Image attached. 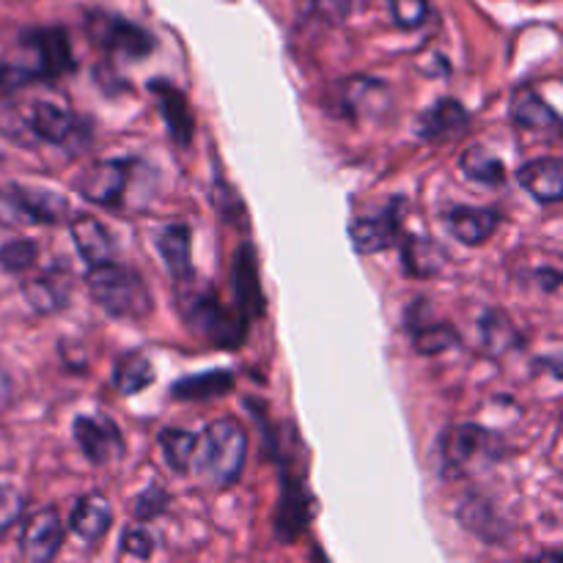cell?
<instances>
[{
	"mask_svg": "<svg viewBox=\"0 0 563 563\" xmlns=\"http://www.w3.org/2000/svg\"><path fill=\"white\" fill-rule=\"evenodd\" d=\"M86 284L93 302L110 317L130 319V322H143L146 317H152V291H148V286L143 284L135 269L115 264L110 258V262L91 267Z\"/></svg>",
	"mask_w": 563,
	"mask_h": 563,
	"instance_id": "1",
	"label": "cell"
},
{
	"mask_svg": "<svg viewBox=\"0 0 563 563\" xmlns=\"http://www.w3.org/2000/svg\"><path fill=\"white\" fill-rule=\"evenodd\" d=\"M247 460V434L234 418L209 423L196 438L192 465L214 487H231L242 476Z\"/></svg>",
	"mask_w": 563,
	"mask_h": 563,
	"instance_id": "2",
	"label": "cell"
},
{
	"mask_svg": "<svg viewBox=\"0 0 563 563\" xmlns=\"http://www.w3.org/2000/svg\"><path fill=\"white\" fill-rule=\"evenodd\" d=\"M179 308L185 322L218 346H240L245 339V319L242 313L229 311L218 302L212 291H179Z\"/></svg>",
	"mask_w": 563,
	"mask_h": 563,
	"instance_id": "3",
	"label": "cell"
},
{
	"mask_svg": "<svg viewBox=\"0 0 563 563\" xmlns=\"http://www.w3.org/2000/svg\"><path fill=\"white\" fill-rule=\"evenodd\" d=\"M86 31L88 38H91L97 47H102L104 53H119L132 60L146 58L154 49L152 33L143 31V27L135 25L132 20L110 14V11H88Z\"/></svg>",
	"mask_w": 563,
	"mask_h": 563,
	"instance_id": "4",
	"label": "cell"
},
{
	"mask_svg": "<svg viewBox=\"0 0 563 563\" xmlns=\"http://www.w3.org/2000/svg\"><path fill=\"white\" fill-rule=\"evenodd\" d=\"M495 456H498V440L487 429L451 427L440 438V460L451 476H462L482 462H493Z\"/></svg>",
	"mask_w": 563,
	"mask_h": 563,
	"instance_id": "5",
	"label": "cell"
},
{
	"mask_svg": "<svg viewBox=\"0 0 563 563\" xmlns=\"http://www.w3.org/2000/svg\"><path fill=\"white\" fill-rule=\"evenodd\" d=\"M22 47L31 53L27 69L36 80H55L75 69V55H71L69 36L64 27H36V31L22 33Z\"/></svg>",
	"mask_w": 563,
	"mask_h": 563,
	"instance_id": "6",
	"label": "cell"
},
{
	"mask_svg": "<svg viewBox=\"0 0 563 563\" xmlns=\"http://www.w3.org/2000/svg\"><path fill=\"white\" fill-rule=\"evenodd\" d=\"M66 212L64 198L47 190H27L11 185L0 190V225H33L55 223Z\"/></svg>",
	"mask_w": 563,
	"mask_h": 563,
	"instance_id": "7",
	"label": "cell"
},
{
	"mask_svg": "<svg viewBox=\"0 0 563 563\" xmlns=\"http://www.w3.org/2000/svg\"><path fill=\"white\" fill-rule=\"evenodd\" d=\"M126 179H130V165L124 159H104V163H93L91 168L82 170V176L77 179V190L86 201L113 209L124 201Z\"/></svg>",
	"mask_w": 563,
	"mask_h": 563,
	"instance_id": "8",
	"label": "cell"
},
{
	"mask_svg": "<svg viewBox=\"0 0 563 563\" xmlns=\"http://www.w3.org/2000/svg\"><path fill=\"white\" fill-rule=\"evenodd\" d=\"M75 440L88 462L104 465L124 451L119 427L108 416H80L75 418Z\"/></svg>",
	"mask_w": 563,
	"mask_h": 563,
	"instance_id": "9",
	"label": "cell"
},
{
	"mask_svg": "<svg viewBox=\"0 0 563 563\" xmlns=\"http://www.w3.org/2000/svg\"><path fill=\"white\" fill-rule=\"evenodd\" d=\"M60 542H64V528H60L58 509L44 506L27 520L25 531H22V559L33 563L53 561L58 555Z\"/></svg>",
	"mask_w": 563,
	"mask_h": 563,
	"instance_id": "10",
	"label": "cell"
},
{
	"mask_svg": "<svg viewBox=\"0 0 563 563\" xmlns=\"http://www.w3.org/2000/svg\"><path fill=\"white\" fill-rule=\"evenodd\" d=\"M399 207L401 201H394L379 214H372V218H357L355 223L350 225L352 245H355L357 253L385 251V247L394 242V236L399 234V223H401Z\"/></svg>",
	"mask_w": 563,
	"mask_h": 563,
	"instance_id": "11",
	"label": "cell"
},
{
	"mask_svg": "<svg viewBox=\"0 0 563 563\" xmlns=\"http://www.w3.org/2000/svg\"><path fill=\"white\" fill-rule=\"evenodd\" d=\"M152 93L157 99V108L163 113L165 124H168L170 137H174L179 146H190L192 143V132H196V124H192V113H190V104H187V97L174 86V82L163 80H152Z\"/></svg>",
	"mask_w": 563,
	"mask_h": 563,
	"instance_id": "12",
	"label": "cell"
},
{
	"mask_svg": "<svg viewBox=\"0 0 563 563\" xmlns=\"http://www.w3.org/2000/svg\"><path fill=\"white\" fill-rule=\"evenodd\" d=\"M388 102V88L374 77H350L341 82V110L352 119H372L385 113Z\"/></svg>",
	"mask_w": 563,
	"mask_h": 563,
	"instance_id": "13",
	"label": "cell"
},
{
	"mask_svg": "<svg viewBox=\"0 0 563 563\" xmlns=\"http://www.w3.org/2000/svg\"><path fill=\"white\" fill-rule=\"evenodd\" d=\"M234 295L236 306H240L242 317H262L264 313V295H262V280H258L256 256H253L251 245H242L234 256Z\"/></svg>",
	"mask_w": 563,
	"mask_h": 563,
	"instance_id": "14",
	"label": "cell"
},
{
	"mask_svg": "<svg viewBox=\"0 0 563 563\" xmlns=\"http://www.w3.org/2000/svg\"><path fill=\"white\" fill-rule=\"evenodd\" d=\"M451 234L465 245H482L498 231L500 212L498 209H478V207H454L443 214Z\"/></svg>",
	"mask_w": 563,
	"mask_h": 563,
	"instance_id": "15",
	"label": "cell"
},
{
	"mask_svg": "<svg viewBox=\"0 0 563 563\" xmlns=\"http://www.w3.org/2000/svg\"><path fill=\"white\" fill-rule=\"evenodd\" d=\"M25 119L31 135L44 143H64L71 135V130H75V115H71V110L60 102H47V99L33 102L25 110Z\"/></svg>",
	"mask_w": 563,
	"mask_h": 563,
	"instance_id": "16",
	"label": "cell"
},
{
	"mask_svg": "<svg viewBox=\"0 0 563 563\" xmlns=\"http://www.w3.org/2000/svg\"><path fill=\"white\" fill-rule=\"evenodd\" d=\"M69 231L75 247L91 267L113 258L115 242L110 236V231L102 225V220H97L93 214H77V218H71Z\"/></svg>",
	"mask_w": 563,
	"mask_h": 563,
	"instance_id": "17",
	"label": "cell"
},
{
	"mask_svg": "<svg viewBox=\"0 0 563 563\" xmlns=\"http://www.w3.org/2000/svg\"><path fill=\"white\" fill-rule=\"evenodd\" d=\"M71 280L66 273L49 269V273L36 275V278L22 284V297L36 313H55L69 306Z\"/></svg>",
	"mask_w": 563,
	"mask_h": 563,
	"instance_id": "18",
	"label": "cell"
},
{
	"mask_svg": "<svg viewBox=\"0 0 563 563\" xmlns=\"http://www.w3.org/2000/svg\"><path fill=\"white\" fill-rule=\"evenodd\" d=\"M517 181L539 203H559L563 198V165L559 157H544L526 163L517 170Z\"/></svg>",
	"mask_w": 563,
	"mask_h": 563,
	"instance_id": "19",
	"label": "cell"
},
{
	"mask_svg": "<svg viewBox=\"0 0 563 563\" xmlns=\"http://www.w3.org/2000/svg\"><path fill=\"white\" fill-rule=\"evenodd\" d=\"M110 522H113V509H110L108 498L102 493L82 495L69 517L71 533H77L82 542H97V539H102L110 531Z\"/></svg>",
	"mask_w": 563,
	"mask_h": 563,
	"instance_id": "20",
	"label": "cell"
},
{
	"mask_svg": "<svg viewBox=\"0 0 563 563\" xmlns=\"http://www.w3.org/2000/svg\"><path fill=\"white\" fill-rule=\"evenodd\" d=\"M467 126V110L462 108L456 99H440L434 108H429L427 113L418 119V135L423 141H449L456 137Z\"/></svg>",
	"mask_w": 563,
	"mask_h": 563,
	"instance_id": "21",
	"label": "cell"
},
{
	"mask_svg": "<svg viewBox=\"0 0 563 563\" xmlns=\"http://www.w3.org/2000/svg\"><path fill=\"white\" fill-rule=\"evenodd\" d=\"M159 256H163L165 267L174 275L179 284L192 280V264H190V229L185 223L165 225L157 234Z\"/></svg>",
	"mask_w": 563,
	"mask_h": 563,
	"instance_id": "22",
	"label": "cell"
},
{
	"mask_svg": "<svg viewBox=\"0 0 563 563\" xmlns=\"http://www.w3.org/2000/svg\"><path fill=\"white\" fill-rule=\"evenodd\" d=\"M308 517H311V500L308 493L302 489V482L291 484L289 478L284 482V498H280L278 509V533L286 544L297 537V533L306 531Z\"/></svg>",
	"mask_w": 563,
	"mask_h": 563,
	"instance_id": "23",
	"label": "cell"
},
{
	"mask_svg": "<svg viewBox=\"0 0 563 563\" xmlns=\"http://www.w3.org/2000/svg\"><path fill=\"white\" fill-rule=\"evenodd\" d=\"M511 119H515L517 126H526V130H553V126H559V113L531 88H522V91L515 93Z\"/></svg>",
	"mask_w": 563,
	"mask_h": 563,
	"instance_id": "24",
	"label": "cell"
},
{
	"mask_svg": "<svg viewBox=\"0 0 563 563\" xmlns=\"http://www.w3.org/2000/svg\"><path fill=\"white\" fill-rule=\"evenodd\" d=\"M443 251L434 245L432 240H423V236H410L401 245V267L407 275H416V278H432L440 267H443Z\"/></svg>",
	"mask_w": 563,
	"mask_h": 563,
	"instance_id": "25",
	"label": "cell"
},
{
	"mask_svg": "<svg viewBox=\"0 0 563 563\" xmlns=\"http://www.w3.org/2000/svg\"><path fill=\"white\" fill-rule=\"evenodd\" d=\"M231 388H234V377H231L229 372H203L179 379V383L174 385V396L185 401L218 399V396L229 394Z\"/></svg>",
	"mask_w": 563,
	"mask_h": 563,
	"instance_id": "26",
	"label": "cell"
},
{
	"mask_svg": "<svg viewBox=\"0 0 563 563\" xmlns=\"http://www.w3.org/2000/svg\"><path fill=\"white\" fill-rule=\"evenodd\" d=\"M462 174L484 187H500L506 181L504 163L498 157H493L484 146H473L462 154Z\"/></svg>",
	"mask_w": 563,
	"mask_h": 563,
	"instance_id": "27",
	"label": "cell"
},
{
	"mask_svg": "<svg viewBox=\"0 0 563 563\" xmlns=\"http://www.w3.org/2000/svg\"><path fill=\"white\" fill-rule=\"evenodd\" d=\"M113 379H115V388H119L121 394L126 396L141 394L146 385L154 383L152 361H148L146 355H141V352H130V355H124L119 361Z\"/></svg>",
	"mask_w": 563,
	"mask_h": 563,
	"instance_id": "28",
	"label": "cell"
},
{
	"mask_svg": "<svg viewBox=\"0 0 563 563\" xmlns=\"http://www.w3.org/2000/svg\"><path fill=\"white\" fill-rule=\"evenodd\" d=\"M159 449H163L165 465L174 473H187L192 465V451H196V438L187 429L168 427L159 432Z\"/></svg>",
	"mask_w": 563,
	"mask_h": 563,
	"instance_id": "29",
	"label": "cell"
},
{
	"mask_svg": "<svg viewBox=\"0 0 563 563\" xmlns=\"http://www.w3.org/2000/svg\"><path fill=\"white\" fill-rule=\"evenodd\" d=\"M407 330H412V339H416V350L423 355H438V352L449 350L460 341L454 328H449L445 322H418V319H407Z\"/></svg>",
	"mask_w": 563,
	"mask_h": 563,
	"instance_id": "30",
	"label": "cell"
},
{
	"mask_svg": "<svg viewBox=\"0 0 563 563\" xmlns=\"http://www.w3.org/2000/svg\"><path fill=\"white\" fill-rule=\"evenodd\" d=\"M38 247L31 240H9L0 245V269L11 275H20L36 264Z\"/></svg>",
	"mask_w": 563,
	"mask_h": 563,
	"instance_id": "31",
	"label": "cell"
},
{
	"mask_svg": "<svg viewBox=\"0 0 563 563\" xmlns=\"http://www.w3.org/2000/svg\"><path fill=\"white\" fill-rule=\"evenodd\" d=\"M460 517H462V526L467 528L471 533H478V537L484 539H493L489 544H495V539H498V520H495L493 509H489L487 504H482V500H467L465 506L460 509Z\"/></svg>",
	"mask_w": 563,
	"mask_h": 563,
	"instance_id": "32",
	"label": "cell"
},
{
	"mask_svg": "<svg viewBox=\"0 0 563 563\" xmlns=\"http://www.w3.org/2000/svg\"><path fill=\"white\" fill-rule=\"evenodd\" d=\"M484 330V344L493 352H506L511 346H517V330L515 324L509 322V317L504 313H487L482 322Z\"/></svg>",
	"mask_w": 563,
	"mask_h": 563,
	"instance_id": "33",
	"label": "cell"
},
{
	"mask_svg": "<svg viewBox=\"0 0 563 563\" xmlns=\"http://www.w3.org/2000/svg\"><path fill=\"white\" fill-rule=\"evenodd\" d=\"M390 14L399 27H418L429 16V0H390Z\"/></svg>",
	"mask_w": 563,
	"mask_h": 563,
	"instance_id": "34",
	"label": "cell"
},
{
	"mask_svg": "<svg viewBox=\"0 0 563 563\" xmlns=\"http://www.w3.org/2000/svg\"><path fill=\"white\" fill-rule=\"evenodd\" d=\"M22 511H25V498L16 493L9 484H0V537H3L9 528H14V522L20 520Z\"/></svg>",
	"mask_w": 563,
	"mask_h": 563,
	"instance_id": "35",
	"label": "cell"
},
{
	"mask_svg": "<svg viewBox=\"0 0 563 563\" xmlns=\"http://www.w3.org/2000/svg\"><path fill=\"white\" fill-rule=\"evenodd\" d=\"M121 553L130 559H148L154 553V537L146 528H126L121 533Z\"/></svg>",
	"mask_w": 563,
	"mask_h": 563,
	"instance_id": "36",
	"label": "cell"
},
{
	"mask_svg": "<svg viewBox=\"0 0 563 563\" xmlns=\"http://www.w3.org/2000/svg\"><path fill=\"white\" fill-rule=\"evenodd\" d=\"M36 77L31 75V69L25 64H5V60H0V99L11 97V93L20 91L22 86H27Z\"/></svg>",
	"mask_w": 563,
	"mask_h": 563,
	"instance_id": "37",
	"label": "cell"
},
{
	"mask_svg": "<svg viewBox=\"0 0 563 563\" xmlns=\"http://www.w3.org/2000/svg\"><path fill=\"white\" fill-rule=\"evenodd\" d=\"M165 506H168V495L159 493L157 487H152L141 500H137L135 517L137 520H152V517H157Z\"/></svg>",
	"mask_w": 563,
	"mask_h": 563,
	"instance_id": "38",
	"label": "cell"
},
{
	"mask_svg": "<svg viewBox=\"0 0 563 563\" xmlns=\"http://www.w3.org/2000/svg\"><path fill=\"white\" fill-rule=\"evenodd\" d=\"M317 9L322 16H333V20H341L350 11V0H317Z\"/></svg>",
	"mask_w": 563,
	"mask_h": 563,
	"instance_id": "39",
	"label": "cell"
},
{
	"mask_svg": "<svg viewBox=\"0 0 563 563\" xmlns=\"http://www.w3.org/2000/svg\"><path fill=\"white\" fill-rule=\"evenodd\" d=\"M11 394H14V385H11L9 374H5L3 368H0V410H5V407H9Z\"/></svg>",
	"mask_w": 563,
	"mask_h": 563,
	"instance_id": "40",
	"label": "cell"
}]
</instances>
